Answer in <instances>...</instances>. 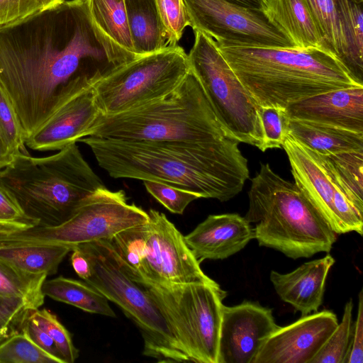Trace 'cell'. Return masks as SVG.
I'll list each match as a JSON object with an SVG mask.
<instances>
[{
    "instance_id": "1",
    "label": "cell",
    "mask_w": 363,
    "mask_h": 363,
    "mask_svg": "<svg viewBox=\"0 0 363 363\" xmlns=\"http://www.w3.org/2000/svg\"><path fill=\"white\" fill-rule=\"evenodd\" d=\"M131 60L98 28L86 0H65L0 27V81L26 138L47 118L58 90L71 79Z\"/></svg>"
},
{
    "instance_id": "2",
    "label": "cell",
    "mask_w": 363,
    "mask_h": 363,
    "mask_svg": "<svg viewBox=\"0 0 363 363\" xmlns=\"http://www.w3.org/2000/svg\"><path fill=\"white\" fill-rule=\"evenodd\" d=\"M98 164L115 179L155 181L227 201L249 179L239 147L86 136Z\"/></svg>"
},
{
    "instance_id": "3",
    "label": "cell",
    "mask_w": 363,
    "mask_h": 363,
    "mask_svg": "<svg viewBox=\"0 0 363 363\" xmlns=\"http://www.w3.org/2000/svg\"><path fill=\"white\" fill-rule=\"evenodd\" d=\"M259 106L289 104L333 90L363 86L333 54L320 48L286 49L215 41Z\"/></svg>"
},
{
    "instance_id": "4",
    "label": "cell",
    "mask_w": 363,
    "mask_h": 363,
    "mask_svg": "<svg viewBox=\"0 0 363 363\" xmlns=\"http://www.w3.org/2000/svg\"><path fill=\"white\" fill-rule=\"evenodd\" d=\"M86 136L223 147L240 143L218 118L191 69L162 98L121 113H101Z\"/></svg>"
},
{
    "instance_id": "5",
    "label": "cell",
    "mask_w": 363,
    "mask_h": 363,
    "mask_svg": "<svg viewBox=\"0 0 363 363\" xmlns=\"http://www.w3.org/2000/svg\"><path fill=\"white\" fill-rule=\"evenodd\" d=\"M0 184L38 225L65 222L86 197L106 186L77 143L42 157L19 151L0 170Z\"/></svg>"
},
{
    "instance_id": "6",
    "label": "cell",
    "mask_w": 363,
    "mask_h": 363,
    "mask_svg": "<svg viewBox=\"0 0 363 363\" xmlns=\"http://www.w3.org/2000/svg\"><path fill=\"white\" fill-rule=\"evenodd\" d=\"M245 218L255 223V238L292 259L329 252L336 240L321 213L297 186L261 164L251 180Z\"/></svg>"
},
{
    "instance_id": "7",
    "label": "cell",
    "mask_w": 363,
    "mask_h": 363,
    "mask_svg": "<svg viewBox=\"0 0 363 363\" xmlns=\"http://www.w3.org/2000/svg\"><path fill=\"white\" fill-rule=\"evenodd\" d=\"M78 246L91 267V276L84 281L135 323L143 339V354L157 362H191L151 296L120 267L108 240Z\"/></svg>"
},
{
    "instance_id": "8",
    "label": "cell",
    "mask_w": 363,
    "mask_h": 363,
    "mask_svg": "<svg viewBox=\"0 0 363 363\" xmlns=\"http://www.w3.org/2000/svg\"><path fill=\"white\" fill-rule=\"evenodd\" d=\"M127 275L153 299L191 362L218 363L223 300L227 296L219 284H164Z\"/></svg>"
},
{
    "instance_id": "9",
    "label": "cell",
    "mask_w": 363,
    "mask_h": 363,
    "mask_svg": "<svg viewBox=\"0 0 363 363\" xmlns=\"http://www.w3.org/2000/svg\"><path fill=\"white\" fill-rule=\"evenodd\" d=\"M147 211L129 203L123 190L106 186L86 197L72 216L56 225L0 229V244L78 245L109 240L121 230L149 221Z\"/></svg>"
},
{
    "instance_id": "10",
    "label": "cell",
    "mask_w": 363,
    "mask_h": 363,
    "mask_svg": "<svg viewBox=\"0 0 363 363\" xmlns=\"http://www.w3.org/2000/svg\"><path fill=\"white\" fill-rule=\"evenodd\" d=\"M188 54L191 70L199 80L220 123L240 143L264 150L259 106L230 67L215 40L195 30Z\"/></svg>"
},
{
    "instance_id": "11",
    "label": "cell",
    "mask_w": 363,
    "mask_h": 363,
    "mask_svg": "<svg viewBox=\"0 0 363 363\" xmlns=\"http://www.w3.org/2000/svg\"><path fill=\"white\" fill-rule=\"evenodd\" d=\"M190 70L188 55L177 45L138 57L104 72L94 84L102 114H114L162 98Z\"/></svg>"
},
{
    "instance_id": "12",
    "label": "cell",
    "mask_w": 363,
    "mask_h": 363,
    "mask_svg": "<svg viewBox=\"0 0 363 363\" xmlns=\"http://www.w3.org/2000/svg\"><path fill=\"white\" fill-rule=\"evenodd\" d=\"M282 147L297 186L305 194L336 234L363 233V213L354 205L328 160L286 136Z\"/></svg>"
},
{
    "instance_id": "13",
    "label": "cell",
    "mask_w": 363,
    "mask_h": 363,
    "mask_svg": "<svg viewBox=\"0 0 363 363\" xmlns=\"http://www.w3.org/2000/svg\"><path fill=\"white\" fill-rule=\"evenodd\" d=\"M194 31L248 46L296 49L287 35L264 11L242 7L226 0H183Z\"/></svg>"
},
{
    "instance_id": "14",
    "label": "cell",
    "mask_w": 363,
    "mask_h": 363,
    "mask_svg": "<svg viewBox=\"0 0 363 363\" xmlns=\"http://www.w3.org/2000/svg\"><path fill=\"white\" fill-rule=\"evenodd\" d=\"M104 72L77 75L58 90L47 118L26 139L38 151L60 150L77 143L101 113L94 84Z\"/></svg>"
},
{
    "instance_id": "15",
    "label": "cell",
    "mask_w": 363,
    "mask_h": 363,
    "mask_svg": "<svg viewBox=\"0 0 363 363\" xmlns=\"http://www.w3.org/2000/svg\"><path fill=\"white\" fill-rule=\"evenodd\" d=\"M148 234L144 257L138 272H124L164 284L205 283L218 285L204 274L184 238L165 214L148 211Z\"/></svg>"
},
{
    "instance_id": "16",
    "label": "cell",
    "mask_w": 363,
    "mask_h": 363,
    "mask_svg": "<svg viewBox=\"0 0 363 363\" xmlns=\"http://www.w3.org/2000/svg\"><path fill=\"white\" fill-rule=\"evenodd\" d=\"M278 328L272 310L257 302L223 305L218 363H254L265 340Z\"/></svg>"
},
{
    "instance_id": "17",
    "label": "cell",
    "mask_w": 363,
    "mask_h": 363,
    "mask_svg": "<svg viewBox=\"0 0 363 363\" xmlns=\"http://www.w3.org/2000/svg\"><path fill=\"white\" fill-rule=\"evenodd\" d=\"M337 324V315L324 310L279 326L265 340L254 363H311Z\"/></svg>"
},
{
    "instance_id": "18",
    "label": "cell",
    "mask_w": 363,
    "mask_h": 363,
    "mask_svg": "<svg viewBox=\"0 0 363 363\" xmlns=\"http://www.w3.org/2000/svg\"><path fill=\"white\" fill-rule=\"evenodd\" d=\"M184 238L201 263L205 259H224L238 252L255 238V232L245 217L224 213L208 216Z\"/></svg>"
},
{
    "instance_id": "19",
    "label": "cell",
    "mask_w": 363,
    "mask_h": 363,
    "mask_svg": "<svg viewBox=\"0 0 363 363\" xmlns=\"http://www.w3.org/2000/svg\"><path fill=\"white\" fill-rule=\"evenodd\" d=\"M289 118L363 133V86L328 91L289 104Z\"/></svg>"
},
{
    "instance_id": "20",
    "label": "cell",
    "mask_w": 363,
    "mask_h": 363,
    "mask_svg": "<svg viewBox=\"0 0 363 363\" xmlns=\"http://www.w3.org/2000/svg\"><path fill=\"white\" fill-rule=\"evenodd\" d=\"M334 263L335 259L327 255L286 274L272 270L270 281L282 301L306 315L317 312L322 304L326 278Z\"/></svg>"
},
{
    "instance_id": "21",
    "label": "cell",
    "mask_w": 363,
    "mask_h": 363,
    "mask_svg": "<svg viewBox=\"0 0 363 363\" xmlns=\"http://www.w3.org/2000/svg\"><path fill=\"white\" fill-rule=\"evenodd\" d=\"M264 13L296 49L328 50L305 0H267Z\"/></svg>"
},
{
    "instance_id": "22",
    "label": "cell",
    "mask_w": 363,
    "mask_h": 363,
    "mask_svg": "<svg viewBox=\"0 0 363 363\" xmlns=\"http://www.w3.org/2000/svg\"><path fill=\"white\" fill-rule=\"evenodd\" d=\"M287 135L323 155L363 150V133L319 123L289 118Z\"/></svg>"
},
{
    "instance_id": "23",
    "label": "cell",
    "mask_w": 363,
    "mask_h": 363,
    "mask_svg": "<svg viewBox=\"0 0 363 363\" xmlns=\"http://www.w3.org/2000/svg\"><path fill=\"white\" fill-rule=\"evenodd\" d=\"M133 51L141 57L169 46L155 0H125Z\"/></svg>"
},
{
    "instance_id": "24",
    "label": "cell",
    "mask_w": 363,
    "mask_h": 363,
    "mask_svg": "<svg viewBox=\"0 0 363 363\" xmlns=\"http://www.w3.org/2000/svg\"><path fill=\"white\" fill-rule=\"evenodd\" d=\"M73 247L41 243L0 244V261L25 273L53 275Z\"/></svg>"
},
{
    "instance_id": "25",
    "label": "cell",
    "mask_w": 363,
    "mask_h": 363,
    "mask_svg": "<svg viewBox=\"0 0 363 363\" xmlns=\"http://www.w3.org/2000/svg\"><path fill=\"white\" fill-rule=\"evenodd\" d=\"M42 292L57 301L79 308L84 311L111 318L116 316L108 300L98 290L86 282L62 276L45 279Z\"/></svg>"
},
{
    "instance_id": "26",
    "label": "cell",
    "mask_w": 363,
    "mask_h": 363,
    "mask_svg": "<svg viewBox=\"0 0 363 363\" xmlns=\"http://www.w3.org/2000/svg\"><path fill=\"white\" fill-rule=\"evenodd\" d=\"M327 50L345 67L347 43L340 0H305Z\"/></svg>"
},
{
    "instance_id": "27",
    "label": "cell",
    "mask_w": 363,
    "mask_h": 363,
    "mask_svg": "<svg viewBox=\"0 0 363 363\" xmlns=\"http://www.w3.org/2000/svg\"><path fill=\"white\" fill-rule=\"evenodd\" d=\"M98 28L132 59L136 56L128 29L125 0H86Z\"/></svg>"
},
{
    "instance_id": "28",
    "label": "cell",
    "mask_w": 363,
    "mask_h": 363,
    "mask_svg": "<svg viewBox=\"0 0 363 363\" xmlns=\"http://www.w3.org/2000/svg\"><path fill=\"white\" fill-rule=\"evenodd\" d=\"M47 277L25 273L0 261V298H19L30 310L39 308L44 303L42 286Z\"/></svg>"
},
{
    "instance_id": "29",
    "label": "cell",
    "mask_w": 363,
    "mask_h": 363,
    "mask_svg": "<svg viewBox=\"0 0 363 363\" xmlns=\"http://www.w3.org/2000/svg\"><path fill=\"white\" fill-rule=\"evenodd\" d=\"M324 156L355 207L363 213V150Z\"/></svg>"
},
{
    "instance_id": "30",
    "label": "cell",
    "mask_w": 363,
    "mask_h": 363,
    "mask_svg": "<svg viewBox=\"0 0 363 363\" xmlns=\"http://www.w3.org/2000/svg\"><path fill=\"white\" fill-rule=\"evenodd\" d=\"M148 222L121 230L108 240L124 272H138L141 267L148 234Z\"/></svg>"
},
{
    "instance_id": "31",
    "label": "cell",
    "mask_w": 363,
    "mask_h": 363,
    "mask_svg": "<svg viewBox=\"0 0 363 363\" xmlns=\"http://www.w3.org/2000/svg\"><path fill=\"white\" fill-rule=\"evenodd\" d=\"M353 301L345 304L340 323H338L311 363H345L352 330Z\"/></svg>"
},
{
    "instance_id": "32",
    "label": "cell",
    "mask_w": 363,
    "mask_h": 363,
    "mask_svg": "<svg viewBox=\"0 0 363 363\" xmlns=\"http://www.w3.org/2000/svg\"><path fill=\"white\" fill-rule=\"evenodd\" d=\"M0 363H60L38 347L24 333H16L0 344Z\"/></svg>"
},
{
    "instance_id": "33",
    "label": "cell",
    "mask_w": 363,
    "mask_h": 363,
    "mask_svg": "<svg viewBox=\"0 0 363 363\" xmlns=\"http://www.w3.org/2000/svg\"><path fill=\"white\" fill-rule=\"evenodd\" d=\"M29 317L55 342L65 363H73L79 356L69 331L49 310L37 308L30 311Z\"/></svg>"
},
{
    "instance_id": "34",
    "label": "cell",
    "mask_w": 363,
    "mask_h": 363,
    "mask_svg": "<svg viewBox=\"0 0 363 363\" xmlns=\"http://www.w3.org/2000/svg\"><path fill=\"white\" fill-rule=\"evenodd\" d=\"M0 131L16 155L25 150L26 133L6 89L0 81Z\"/></svg>"
},
{
    "instance_id": "35",
    "label": "cell",
    "mask_w": 363,
    "mask_h": 363,
    "mask_svg": "<svg viewBox=\"0 0 363 363\" xmlns=\"http://www.w3.org/2000/svg\"><path fill=\"white\" fill-rule=\"evenodd\" d=\"M259 116L263 132L264 150L282 147L288 134L289 121L286 108L259 106Z\"/></svg>"
},
{
    "instance_id": "36",
    "label": "cell",
    "mask_w": 363,
    "mask_h": 363,
    "mask_svg": "<svg viewBox=\"0 0 363 363\" xmlns=\"http://www.w3.org/2000/svg\"><path fill=\"white\" fill-rule=\"evenodd\" d=\"M147 191L170 212L182 214L187 206L201 196L196 192L162 182L143 181Z\"/></svg>"
},
{
    "instance_id": "37",
    "label": "cell",
    "mask_w": 363,
    "mask_h": 363,
    "mask_svg": "<svg viewBox=\"0 0 363 363\" xmlns=\"http://www.w3.org/2000/svg\"><path fill=\"white\" fill-rule=\"evenodd\" d=\"M170 45L181 39L189 20L183 0H155Z\"/></svg>"
},
{
    "instance_id": "38",
    "label": "cell",
    "mask_w": 363,
    "mask_h": 363,
    "mask_svg": "<svg viewBox=\"0 0 363 363\" xmlns=\"http://www.w3.org/2000/svg\"><path fill=\"white\" fill-rule=\"evenodd\" d=\"M65 0H0V27L54 7Z\"/></svg>"
},
{
    "instance_id": "39",
    "label": "cell",
    "mask_w": 363,
    "mask_h": 363,
    "mask_svg": "<svg viewBox=\"0 0 363 363\" xmlns=\"http://www.w3.org/2000/svg\"><path fill=\"white\" fill-rule=\"evenodd\" d=\"M30 308L19 298H0V344L12 335L21 332Z\"/></svg>"
},
{
    "instance_id": "40",
    "label": "cell",
    "mask_w": 363,
    "mask_h": 363,
    "mask_svg": "<svg viewBox=\"0 0 363 363\" xmlns=\"http://www.w3.org/2000/svg\"><path fill=\"white\" fill-rule=\"evenodd\" d=\"M28 216L15 197L0 184V229H18L37 225Z\"/></svg>"
},
{
    "instance_id": "41",
    "label": "cell",
    "mask_w": 363,
    "mask_h": 363,
    "mask_svg": "<svg viewBox=\"0 0 363 363\" xmlns=\"http://www.w3.org/2000/svg\"><path fill=\"white\" fill-rule=\"evenodd\" d=\"M21 332L42 350L57 359L60 363H65L53 340L29 317V313L23 324Z\"/></svg>"
},
{
    "instance_id": "42",
    "label": "cell",
    "mask_w": 363,
    "mask_h": 363,
    "mask_svg": "<svg viewBox=\"0 0 363 363\" xmlns=\"http://www.w3.org/2000/svg\"><path fill=\"white\" fill-rule=\"evenodd\" d=\"M363 362V290L359 294L357 319L352 323L349 352L345 363Z\"/></svg>"
},
{
    "instance_id": "43",
    "label": "cell",
    "mask_w": 363,
    "mask_h": 363,
    "mask_svg": "<svg viewBox=\"0 0 363 363\" xmlns=\"http://www.w3.org/2000/svg\"><path fill=\"white\" fill-rule=\"evenodd\" d=\"M72 252V266L76 274L82 279V280L85 281L89 279L92 274L89 260L78 245H74Z\"/></svg>"
},
{
    "instance_id": "44",
    "label": "cell",
    "mask_w": 363,
    "mask_h": 363,
    "mask_svg": "<svg viewBox=\"0 0 363 363\" xmlns=\"http://www.w3.org/2000/svg\"><path fill=\"white\" fill-rule=\"evenodd\" d=\"M15 154L4 140L0 131V170L11 162Z\"/></svg>"
},
{
    "instance_id": "45",
    "label": "cell",
    "mask_w": 363,
    "mask_h": 363,
    "mask_svg": "<svg viewBox=\"0 0 363 363\" xmlns=\"http://www.w3.org/2000/svg\"><path fill=\"white\" fill-rule=\"evenodd\" d=\"M234 4L264 11L267 0H226Z\"/></svg>"
}]
</instances>
